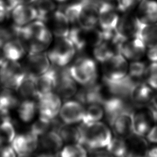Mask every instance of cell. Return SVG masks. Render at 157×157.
<instances>
[{"label": "cell", "mask_w": 157, "mask_h": 157, "mask_svg": "<svg viewBox=\"0 0 157 157\" xmlns=\"http://www.w3.org/2000/svg\"><path fill=\"white\" fill-rule=\"evenodd\" d=\"M99 6L86 0L77 1L75 25L84 28H94L98 23Z\"/></svg>", "instance_id": "52a82bcc"}, {"label": "cell", "mask_w": 157, "mask_h": 157, "mask_svg": "<svg viewBox=\"0 0 157 157\" xmlns=\"http://www.w3.org/2000/svg\"><path fill=\"white\" fill-rule=\"evenodd\" d=\"M57 77V67L55 66L50 67L47 72L37 77L36 80V98L37 99L40 96L55 90Z\"/></svg>", "instance_id": "e0dca14e"}, {"label": "cell", "mask_w": 157, "mask_h": 157, "mask_svg": "<svg viewBox=\"0 0 157 157\" xmlns=\"http://www.w3.org/2000/svg\"><path fill=\"white\" fill-rule=\"evenodd\" d=\"M83 88L77 90L75 97L78 101L82 104H99L102 105L104 100L108 97L105 93L104 85H101L97 82L83 85Z\"/></svg>", "instance_id": "8fae6325"}, {"label": "cell", "mask_w": 157, "mask_h": 157, "mask_svg": "<svg viewBox=\"0 0 157 157\" xmlns=\"http://www.w3.org/2000/svg\"><path fill=\"white\" fill-rule=\"evenodd\" d=\"M1 48H0V66L6 59L4 53H3V52H2V50H1Z\"/></svg>", "instance_id": "f907efd6"}, {"label": "cell", "mask_w": 157, "mask_h": 157, "mask_svg": "<svg viewBox=\"0 0 157 157\" xmlns=\"http://www.w3.org/2000/svg\"><path fill=\"white\" fill-rule=\"evenodd\" d=\"M50 63L47 53L45 52L28 55L25 69L27 72L38 77L49 69Z\"/></svg>", "instance_id": "d6986e66"}, {"label": "cell", "mask_w": 157, "mask_h": 157, "mask_svg": "<svg viewBox=\"0 0 157 157\" xmlns=\"http://www.w3.org/2000/svg\"><path fill=\"white\" fill-rule=\"evenodd\" d=\"M56 67L58 77L55 90L61 98L68 99L77 91L76 82L70 74L69 66Z\"/></svg>", "instance_id": "4fadbf2b"}, {"label": "cell", "mask_w": 157, "mask_h": 157, "mask_svg": "<svg viewBox=\"0 0 157 157\" xmlns=\"http://www.w3.org/2000/svg\"><path fill=\"white\" fill-rule=\"evenodd\" d=\"M136 15L142 23H152L157 22V1L155 0H142L137 7Z\"/></svg>", "instance_id": "d4e9b609"}, {"label": "cell", "mask_w": 157, "mask_h": 157, "mask_svg": "<svg viewBox=\"0 0 157 157\" xmlns=\"http://www.w3.org/2000/svg\"><path fill=\"white\" fill-rule=\"evenodd\" d=\"M138 80H136L127 74L123 78L110 82H104L107 91L110 95L129 98L131 92Z\"/></svg>", "instance_id": "ac0fdd59"}, {"label": "cell", "mask_w": 157, "mask_h": 157, "mask_svg": "<svg viewBox=\"0 0 157 157\" xmlns=\"http://www.w3.org/2000/svg\"><path fill=\"white\" fill-rule=\"evenodd\" d=\"M106 148L114 157H128V147L124 138L118 136L112 138Z\"/></svg>", "instance_id": "e575fe53"}, {"label": "cell", "mask_w": 157, "mask_h": 157, "mask_svg": "<svg viewBox=\"0 0 157 157\" xmlns=\"http://www.w3.org/2000/svg\"><path fill=\"white\" fill-rule=\"evenodd\" d=\"M34 6L37 12V19L44 22L56 10V4L54 0H36Z\"/></svg>", "instance_id": "d590c367"}, {"label": "cell", "mask_w": 157, "mask_h": 157, "mask_svg": "<svg viewBox=\"0 0 157 157\" xmlns=\"http://www.w3.org/2000/svg\"><path fill=\"white\" fill-rule=\"evenodd\" d=\"M3 118V117L2 116V115H1V112H0V120H1V119Z\"/></svg>", "instance_id": "db71d44e"}, {"label": "cell", "mask_w": 157, "mask_h": 157, "mask_svg": "<svg viewBox=\"0 0 157 157\" xmlns=\"http://www.w3.org/2000/svg\"><path fill=\"white\" fill-rule=\"evenodd\" d=\"M154 123L150 110L147 106L145 111L134 113L133 134L139 136H146Z\"/></svg>", "instance_id": "484cf974"}, {"label": "cell", "mask_w": 157, "mask_h": 157, "mask_svg": "<svg viewBox=\"0 0 157 157\" xmlns=\"http://www.w3.org/2000/svg\"><path fill=\"white\" fill-rule=\"evenodd\" d=\"M23 43L18 39H12L6 42L2 47V52L6 59L17 61L23 56L26 52Z\"/></svg>", "instance_id": "f1b7e54d"}, {"label": "cell", "mask_w": 157, "mask_h": 157, "mask_svg": "<svg viewBox=\"0 0 157 157\" xmlns=\"http://www.w3.org/2000/svg\"><path fill=\"white\" fill-rule=\"evenodd\" d=\"M59 157H88L87 153L80 144H69L63 147L59 153Z\"/></svg>", "instance_id": "f35d334b"}, {"label": "cell", "mask_w": 157, "mask_h": 157, "mask_svg": "<svg viewBox=\"0 0 157 157\" xmlns=\"http://www.w3.org/2000/svg\"><path fill=\"white\" fill-rule=\"evenodd\" d=\"M85 112L83 104L77 100H70L61 105L59 113L64 123L74 124L82 121Z\"/></svg>", "instance_id": "9a60e30c"}, {"label": "cell", "mask_w": 157, "mask_h": 157, "mask_svg": "<svg viewBox=\"0 0 157 157\" xmlns=\"http://www.w3.org/2000/svg\"><path fill=\"white\" fill-rule=\"evenodd\" d=\"M0 157H16L12 147L5 146L0 148Z\"/></svg>", "instance_id": "f6af8a7d"}, {"label": "cell", "mask_w": 157, "mask_h": 157, "mask_svg": "<svg viewBox=\"0 0 157 157\" xmlns=\"http://www.w3.org/2000/svg\"><path fill=\"white\" fill-rule=\"evenodd\" d=\"M26 71L17 61L5 59L0 66V83L4 88L17 91Z\"/></svg>", "instance_id": "277c9868"}, {"label": "cell", "mask_w": 157, "mask_h": 157, "mask_svg": "<svg viewBox=\"0 0 157 157\" xmlns=\"http://www.w3.org/2000/svg\"><path fill=\"white\" fill-rule=\"evenodd\" d=\"M149 105L155 109H157V92L154 93V94L151 99Z\"/></svg>", "instance_id": "c3c4849f"}, {"label": "cell", "mask_w": 157, "mask_h": 157, "mask_svg": "<svg viewBox=\"0 0 157 157\" xmlns=\"http://www.w3.org/2000/svg\"><path fill=\"white\" fill-rule=\"evenodd\" d=\"M44 23L56 37H67L71 23L64 12L55 10Z\"/></svg>", "instance_id": "5bb4252c"}, {"label": "cell", "mask_w": 157, "mask_h": 157, "mask_svg": "<svg viewBox=\"0 0 157 157\" xmlns=\"http://www.w3.org/2000/svg\"><path fill=\"white\" fill-rule=\"evenodd\" d=\"M102 64L104 82L117 81L128 74V64L126 59L120 53L115 54Z\"/></svg>", "instance_id": "8992f818"}, {"label": "cell", "mask_w": 157, "mask_h": 157, "mask_svg": "<svg viewBox=\"0 0 157 157\" xmlns=\"http://www.w3.org/2000/svg\"><path fill=\"white\" fill-rule=\"evenodd\" d=\"M146 137L148 142L157 144V124L151 126L146 134Z\"/></svg>", "instance_id": "ee69618b"}, {"label": "cell", "mask_w": 157, "mask_h": 157, "mask_svg": "<svg viewBox=\"0 0 157 157\" xmlns=\"http://www.w3.org/2000/svg\"><path fill=\"white\" fill-rule=\"evenodd\" d=\"M153 90L147 83L139 81L133 87L129 99L136 107L148 106L154 94Z\"/></svg>", "instance_id": "603a6c76"}, {"label": "cell", "mask_w": 157, "mask_h": 157, "mask_svg": "<svg viewBox=\"0 0 157 157\" xmlns=\"http://www.w3.org/2000/svg\"><path fill=\"white\" fill-rule=\"evenodd\" d=\"M113 36L104 37L103 39L94 46L93 55L94 58L101 63H103L115 54L118 53L117 44L113 40Z\"/></svg>", "instance_id": "cb8c5ba5"}, {"label": "cell", "mask_w": 157, "mask_h": 157, "mask_svg": "<svg viewBox=\"0 0 157 157\" xmlns=\"http://www.w3.org/2000/svg\"><path fill=\"white\" fill-rule=\"evenodd\" d=\"M36 157H56V156L55 153L48 151H45L44 152H42L38 154Z\"/></svg>", "instance_id": "681fc988"}, {"label": "cell", "mask_w": 157, "mask_h": 157, "mask_svg": "<svg viewBox=\"0 0 157 157\" xmlns=\"http://www.w3.org/2000/svg\"><path fill=\"white\" fill-rule=\"evenodd\" d=\"M134 113V111L124 112L115 118L110 126L118 137L128 138L133 134Z\"/></svg>", "instance_id": "44dd1931"}, {"label": "cell", "mask_w": 157, "mask_h": 157, "mask_svg": "<svg viewBox=\"0 0 157 157\" xmlns=\"http://www.w3.org/2000/svg\"><path fill=\"white\" fill-rule=\"evenodd\" d=\"M69 39L74 45L76 50L81 51L88 45L93 47L103 39V33L96 27L84 28L78 25H74L70 28Z\"/></svg>", "instance_id": "5b68a950"}, {"label": "cell", "mask_w": 157, "mask_h": 157, "mask_svg": "<svg viewBox=\"0 0 157 157\" xmlns=\"http://www.w3.org/2000/svg\"><path fill=\"white\" fill-rule=\"evenodd\" d=\"M102 105L106 119L110 125L117 117L124 112L133 111L134 107L129 98L110 94L106 98Z\"/></svg>", "instance_id": "9c48e42d"}, {"label": "cell", "mask_w": 157, "mask_h": 157, "mask_svg": "<svg viewBox=\"0 0 157 157\" xmlns=\"http://www.w3.org/2000/svg\"><path fill=\"white\" fill-rule=\"evenodd\" d=\"M148 107L150 110V112L151 113V117H152L154 123L157 124V109L153 108L152 107L150 106L149 105H148Z\"/></svg>", "instance_id": "7dc6e473"}, {"label": "cell", "mask_w": 157, "mask_h": 157, "mask_svg": "<svg viewBox=\"0 0 157 157\" xmlns=\"http://www.w3.org/2000/svg\"><path fill=\"white\" fill-rule=\"evenodd\" d=\"M37 110H38L37 102L30 99H26L19 104L18 113L23 121L29 122L35 117Z\"/></svg>", "instance_id": "d6a6232c"}, {"label": "cell", "mask_w": 157, "mask_h": 157, "mask_svg": "<svg viewBox=\"0 0 157 157\" xmlns=\"http://www.w3.org/2000/svg\"><path fill=\"white\" fill-rule=\"evenodd\" d=\"M18 157H33L31 154H26V155H18Z\"/></svg>", "instance_id": "816d5d0a"}, {"label": "cell", "mask_w": 157, "mask_h": 157, "mask_svg": "<svg viewBox=\"0 0 157 157\" xmlns=\"http://www.w3.org/2000/svg\"><path fill=\"white\" fill-rule=\"evenodd\" d=\"M38 137L30 131L18 134L12 141L11 147L18 155L31 154L38 146Z\"/></svg>", "instance_id": "2e32d148"}, {"label": "cell", "mask_w": 157, "mask_h": 157, "mask_svg": "<svg viewBox=\"0 0 157 157\" xmlns=\"http://www.w3.org/2000/svg\"><path fill=\"white\" fill-rule=\"evenodd\" d=\"M78 127L80 132L79 144L91 151L107 147L112 139L110 129L102 122L90 124L82 123Z\"/></svg>", "instance_id": "6da1fadb"}, {"label": "cell", "mask_w": 157, "mask_h": 157, "mask_svg": "<svg viewBox=\"0 0 157 157\" xmlns=\"http://www.w3.org/2000/svg\"><path fill=\"white\" fill-rule=\"evenodd\" d=\"M136 37L140 39L147 47L157 45V23H144L139 20Z\"/></svg>", "instance_id": "4316f807"}, {"label": "cell", "mask_w": 157, "mask_h": 157, "mask_svg": "<svg viewBox=\"0 0 157 157\" xmlns=\"http://www.w3.org/2000/svg\"><path fill=\"white\" fill-rule=\"evenodd\" d=\"M90 157H114L108 151H103L99 150H92Z\"/></svg>", "instance_id": "bcb514c9"}, {"label": "cell", "mask_w": 157, "mask_h": 157, "mask_svg": "<svg viewBox=\"0 0 157 157\" xmlns=\"http://www.w3.org/2000/svg\"><path fill=\"white\" fill-rule=\"evenodd\" d=\"M57 131L61 137L63 142L71 144H79L80 132L78 127L74 126L72 124L61 123Z\"/></svg>", "instance_id": "836d02e7"}, {"label": "cell", "mask_w": 157, "mask_h": 157, "mask_svg": "<svg viewBox=\"0 0 157 157\" xmlns=\"http://www.w3.org/2000/svg\"><path fill=\"white\" fill-rule=\"evenodd\" d=\"M115 43L118 53H121L126 59L139 60L145 54L147 47L142 40L136 36L128 38L117 36Z\"/></svg>", "instance_id": "ba28073f"}, {"label": "cell", "mask_w": 157, "mask_h": 157, "mask_svg": "<svg viewBox=\"0 0 157 157\" xmlns=\"http://www.w3.org/2000/svg\"><path fill=\"white\" fill-rule=\"evenodd\" d=\"M54 1H58V2H64L68 1L69 0H54Z\"/></svg>", "instance_id": "f5cc1de1"}, {"label": "cell", "mask_w": 157, "mask_h": 157, "mask_svg": "<svg viewBox=\"0 0 157 157\" xmlns=\"http://www.w3.org/2000/svg\"><path fill=\"white\" fill-rule=\"evenodd\" d=\"M147 66L143 61L139 60L133 61L128 66V74L134 79L140 81V79L145 77Z\"/></svg>", "instance_id": "ab89813d"}, {"label": "cell", "mask_w": 157, "mask_h": 157, "mask_svg": "<svg viewBox=\"0 0 157 157\" xmlns=\"http://www.w3.org/2000/svg\"><path fill=\"white\" fill-rule=\"evenodd\" d=\"M11 17L14 25L25 26L37 19V12L36 7L31 4H20L11 11Z\"/></svg>", "instance_id": "7402d4cb"}, {"label": "cell", "mask_w": 157, "mask_h": 157, "mask_svg": "<svg viewBox=\"0 0 157 157\" xmlns=\"http://www.w3.org/2000/svg\"><path fill=\"white\" fill-rule=\"evenodd\" d=\"M13 33L12 30L9 31L5 28L0 26V48H2L4 44L8 40L12 39Z\"/></svg>", "instance_id": "7bdbcfd3"}, {"label": "cell", "mask_w": 157, "mask_h": 157, "mask_svg": "<svg viewBox=\"0 0 157 157\" xmlns=\"http://www.w3.org/2000/svg\"><path fill=\"white\" fill-rule=\"evenodd\" d=\"M76 49L68 37H56L48 51L47 55L53 66L64 67L74 58Z\"/></svg>", "instance_id": "7a4b0ae2"}, {"label": "cell", "mask_w": 157, "mask_h": 157, "mask_svg": "<svg viewBox=\"0 0 157 157\" xmlns=\"http://www.w3.org/2000/svg\"><path fill=\"white\" fill-rule=\"evenodd\" d=\"M128 147V157H147L149 148L147 140L142 136L132 134L126 140Z\"/></svg>", "instance_id": "83f0119b"}, {"label": "cell", "mask_w": 157, "mask_h": 157, "mask_svg": "<svg viewBox=\"0 0 157 157\" xmlns=\"http://www.w3.org/2000/svg\"><path fill=\"white\" fill-rule=\"evenodd\" d=\"M118 11L116 5L110 2H104L99 5L98 23L103 33L115 31L120 18Z\"/></svg>", "instance_id": "30bf717a"}, {"label": "cell", "mask_w": 157, "mask_h": 157, "mask_svg": "<svg viewBox=\"0 0 157 157\" xmlns=\"http://www.w3.org/2000/svg\"><path fill=\"white\" fill-rule=\"evenodd\" d=\"M142 0H116V5L119 10L123 13L131 12L139 4Z\"/></svg>", "instance_id": "b9f144b4"}, {"label": "cell", "mask_w": 157, "mask_h": 157, "mask_svg": "<svg viewBox=\"0 0 157 157\" xmlns=\"http://www.w3.org/2000/svg\"><path fill=\"white\" fill-rule=\"evenodd\" d=\"M18 104V100L11 90L3 87L0 90V112L3 117L7 116L10 110Z\"/></svg>", "instance_id": "4dcf8cb0"}, {"label": "cell", "mask_w": 157, "mask_h": 157, "mask_svg": "<svg viewBox=\"0 0 157 157\" xmlns=\"http://www.w3.org/2000/svg\"><path fill=\"white\" fill-rule=\"evenodd\" d=\"M36 78L37 77L26 72V74L17 90L21 97L26 99L36 98Z\"/></svg>", "instance_id": "1f68e13d"}, {"label": "cell", "mask_w": 157, "mask_h": 157, "mask_svg": "<svg viewBox=\"0 0 157 157\" xmlns=\"http://www.w3.org/2000/svg\"><path fill=\"white\" fill-rule=\"evenodd\" d=\"M139 25V20L136 14L131 12H124L120 17L115 30L117 36L121 38H128L136 36Z\"/></svg>", "instance_id": "ffe728a7"}, {"label": "cell", "mask_w": 157, "mask_h": 157, "mask_svg": "<svg viewBox=\"0 0 157 157\" xmlns=\"http://www.w3.org/2000/svg\"><path fill=\"white\" fill-rule=\"evenodd\" d=\"M145 78L146 83L153 90L157 91V62H151L147 66Z\"/></svg>", "instance_id": "60d3db41"}, {"label": "cell", "mask_w": 157, "mask_h": 157, "mask_svg": "<svg viewBox=\"0 0 157 157\" xmlns=\"http://www.w3.org/2000/svg\"><path fill=\"white\" fill-rule=\"evenodd\" d=\"M37 100L39 117L47 120L56 118L61 107L59 96L52 91L40 96Z\"/></svg>", "instance_id": "7c38bea8"}, {"label": "cell", "mask_w": 157, "mask_h": 157, "mask_svg": "<svg viewBox=\"0 0 157 157\" xmlns=\"http://www.w3.org/2000/svg\"><path fill=\"white\" fill-rule=\"evenodd\" d=\"M39 142L45 151L56 153L61 148L63 140L57 131L50 130L41 136Z\"/></svg>", "instance_id": "f546056e"}, {"label": "cell", "mask_w": 157, "mask_h": 157, "mask_svg": "<svg viewBox=\"0 0 157 157\" xmlns=\"http://www.w3.org/2000/svg\"><path fill=\"white\" fill-rule=\"evenodd\" d=\"M104 115V109L99 104H90L85 109L82 123L90 124L99 121Z\"/></svg>", "instance_id": "74e56055"}, {"label": "cell", "mask_w": 157, "mask_h": 157, "mask_svg": "<svg viewBox=\"0 0 157 157\" xmlns=\"http://www.w3.org/2000/svg\"><path fill=\"white\" fill-rule=\"evenodd\" d=\"M70 74L74 80L82 85H86L96 82L98 69L95 61L86 56L77 58L69 66Z\"/></svg>", "instance_id": "3957f363"}, {"label": "cell", "mask_w": 157, "mask_h": 157, "mask_svg": "<svg viewBox=\"0 0 157 157\" xmlns=\"http://www.w3.org/2000/svg\"><path fill=\"white\" fill-rule=\"evenodd\" d=\"M15 136V131L11 119L7 116L4 117L0 122V137L4 142L11 143Z\"/></svg>", "instance_id": "8d00e7d4"}]
</instances>
